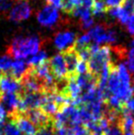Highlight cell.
I'll return each instance as SVG.
<instances>
[{
	"label": "cell",
	"instance_id": "3957f363",
	"mask_svg": "<svg viewBox=\"0 0 134 135\" xmlns=\"http://www.w3.org/2000/svg\"><path fill=\"white\" fill-rule=\"evenodd\" d=\"M87 33L91 38V41L97 45L101 43H114L118 39L116 30L106 23L99 24L92 28Z\"/></svg>",
	"mask_w": 134,
	"mask_h": 135
},
{
	"label": "cell",
	"instance_id": "8fae6325",
	"mask_svg": "<svg viewBox=\"0 0 134 135\" xmlns=\"http://www.w3.org/2000/svg\"><path fill=\"white\" fill-rule=\"evenodd\" d=\"M22 94H3L2 97V101L7 108L8 116L12 114L18 113V107H19L20 100H21Z\"/></svg>",
	"mask_w": 134,
	"mask_h": 135
},
{
	"label": "cell",
	"instance_id": "ffe728a7",
	"mask_svg": "<svg viewBox=\"0 0 134 135\" xmlns=\"http://www.w3.org/2000/svg\"><path fill=\"white\" fill-rule=\"evenodd\" d=\"M125 2L126 0H104V3H105L107 9L112 8V7H121Z\"/></svg>",
	"mask_w": 134,
	"mask_h": 135
},
{
	"label": "cell",
	"instance_id": "ac0fdd59",
	"mask_svg": "<svg viewBox=\"0 0 134 135\" xmlns=\"http://www.w3.org/2000/svg\"><path fill=\"white\" fill-rule=\"evenodd\" d=\"M104 132L106 135H122L123 133L121 128L118 124H110Z\"/></svg>",
	"mask_w": 134,
	"mask_h": 135
},
{
	"label": "cell",
	"instance_id": "44dd1931",
	"mask_svg": "<svg viewBox=\"0 0 134 135\" xmlns=\"http://www.w3.org/2000/svg\"><path fill=\"white\" fill-rule=\"evenodd\" d=\"M124 108L127 109L134 119V98H131L124 104Z\"/></svg>",
	"mask_w": 134,
	"mask_h": 135
},
{
	"label": "cell",
	"instance_id": "f546056e",
	"mask_svg": "<svg viewBox=\"0 0 134 135\" xmlns=\"http://www.w3.org/2000/svg\"><path fill=\"white\" fill-rule=\"evenodd\" d=\"M133 85H134V84H133Z\"/></svg>",
	"mask_w": 134,
	"mask_h": 135
},
{
	"label": "cell",
	"instance_id": "7a4b0ae2",
	"mask_svg": "<svg viewBox=\"0 0 134 135\" xmlns=\"http://www.w3.org/2000/svg\"><path fill=\"white\" fill-rule=\"evenodd\" d=\"M109 62H111V47L107 45L102 46L101 48L99 47L97 52L92 54L88 60V73L98 79L101 69L106 64Z\"/></svg>",
	"mask_w": 134,
	"mask_h": 135
},
{
	"label": "cell",
	"instance_id": "8992f818",
	"mask_svg": "<svg viewBox=\"0 0 134 135\" xmlns=\"http://www.w3.org/2000/svg\"><path fill=\"white\" fill-rule=\"evenodd\" d=\"M76 34L70 30H63L55 34L54 44L60 51L61 54L75 48V43L76 41Z\"/></svg>",
	"mask_w": 134,
	"mask_h": 135
},
{
	"label": "cell",
	"instance_id": "7402d4cb",
	"mask_svg": "<svg viewBox=\"0 0 134 135\" xmlns=\"http://www.w3.org/2000/svg\"><path fill=\"white\" fill-rule=\"evenodd\" d=\"M126 27H127V30H128V31H129V33L134 36V13L130 17L129 20H128L127 23H126Z\"/></svg>",
	"mask_w": 134,
	"mask_h": 135
},
{
	"label": "cell",
	"instance_id": "30bf717a",
	"mask_svg": "<svg viewBox=\"0 0 134 135\" xmlns=\"http://www.w3.org/2000/svg\"><path fill=\"white\" fill-rule=\"evenodd\" d=\"M23 114L37 127V129H39L41 127L47 126V125L52 123V118L49 117L48 115H46L41 108L29 109Z\"/></svg>",
	"mask_w": 134,
	"mask_h": 135
},
{
	"label": "cell",
	"instance_id": "4316f807",
	"mask_svg": "<svg viewBox=\"0 0 134 135\" xmlns=\"http://www.w3.org/2000/svg\"><path fill=\"white\" fill-rule=\"evenodd\" d=\"M131 1H132V3H133V6H134V0H131Z\"/></svg>",
	"mask_w": 134,
	"mask_h": 135
},
{
	"label": "cell",
	"instance_id": "9a60e30c",
	"mask_svg": "<svg viewBox=\"0 0 134 135\" xmlns=\"http://www.w3.org/2000/svg\"><path fill=\"white\" fill-rule=\"evenodd\" d=\"M90 11H91L92 15L98 16L100 14L107 13V8L103 0H94L91 7H90Z\"/></svg>",
	"mask_w": 134,
	"mask_h": 135
},
{
	"label": "cell",
	"instance_id": "cb8c5ba5",
	"mask_svg": "<svg viewBox=\"0 0 134 135\" xmlns=\"http://www.w3.org/2000/svg\"><path fill=\"white\" fill-rule=\"evenodd\" d=\"M47 2V5H52L56 8H61L63 0H45Z\"/></svg>",
	"mask_w": 134,
	"mask_h": 135
},
{
	"label": "cell",
	"instance_id": "4fadbf2b",
	"mask_svg": "<svg viewBox=\"0 0 134 135\" xmlns=\"http://www.w3.org/2000/svg\"><path fill=\"white\" fill-rule=\"evenodd\" d=\"M107 13H108L110 16L116 18L117 20L121 24H123V25H126V23H127V21L130 18V14L122 7L109 8V9H107Z\"/></svg>",
	"mask_w": 134,
	"mask_h": 135
},
{
	"label": "cell",
	"instance_id": "52a82bcc",
	"mask_svg": "<svg viewBox=\"0 0 134 135\" xmlns=\"http://www.w3.org/2000/svg\"><path fill=\"white\" fill-rule=\"evenodd\" d=\"M49 66H50V70L52 72V75L56 81H63L66 80L68 78V72L66 64L63 56L61 54H56L53 57L50 58L48 60Z\"/></svg>",
	"mask_w": 134,
	"mask_h": 135
},
{
	"label": "cell",
	"instance_id": "7c38bea8",
	"mask_svg": "<svg viewBox=\"0 0 134 135\" xmlns=\"http://www.w3.org/2000/svg\"><path fill=\"white\" fill-rule=\"evenodd\" d=\"M28 69H29V66H28L27 62H24L23 60H16L15 62H12L11 68L7 73V75H11L15 79L20 81V79L26 74Z\"/></svg>",
	"mask_w": 134,
	"mask_h": 135
},
{
	"label": "cell",
	"instance_id": "2e32d148",
	"mask_svg": "<svg viewBox=\"0 0 134 135\" xmlns=\"http://www.w3.org/2000/svg\"><path fill=\"white\" fill-rule=\"evenodd\" d=\"M12 60L7 55H0V71L3 74H7L11 68Z\"/></svg>",
	"mask_w": 134,
	"mask_h": 135
},
{
	"label": "cell",
	"instance_id": "83f0119b",
	"mask_svg": "<svg viewBox=\"0 0 134 135\" xmlns=\"http://www.w3.org/2000/svg\"><path fill=\"white\" fill-rule=\"evenodd\" d=\"M0 1H4V0H0Z\"/></svg>",
	"mask_w": 134,
	"mask_h": 135
},
{
	"label": "cell",
	"instance_id": "5b68a950",
	"mask_svg": "<svg viewBox=\"0 0 134 135\" xmlns=\"http://www.w3.org/2000/svg\"><path fill=\"white\" fill-rule=\"evenodd\" d=\"M37 20L43 27L52 28L60 21V14L53 6L46 5L37 13Z\"/></svg>",
	"mask_w": 134,
	"mask_h": 135
},
{
	"label": "cell",
	"instance_id": "d6986e66",
	"mask_svg": "<svg viewBox=\"0 0 134 135\" xmlns=\"http://www.w3.org/2000/svg\"><path fill=\"white\" fill-rule=\"evenodd\" d=\"M35 135H53V126H52V123L38 129Z\"/></svg>",
	"mask_w": 134,
	"mask_h": 135
},
{
	"label": "cell",
	"instance_id": "f1b7e54d",
	"mask_svg": "<svg viewBox=\"0 0 134 135\" xmlns=\"http://www.w3.org/2000/svg\"><path fill=\"white\" fill-rule=\"evenodd\" d=\"M0 76H1V74H0Z\"/></svg>",
	"mask_w": 134,
	"mask_h": 135
},
{
	"label": "cell",
	"instance_id": "484cf974",
	"mask_svg": "<svg viewBox=\"0 0 134 135\" xmlns=\"http://www.w3.org/2000/svg\"><path fill=\"white\" fill-rule=\"evenodd\" d=\"M122 135H134V131H129V132H123Z\"/></svg>",
	"mask_w": 134,
	"mask_h": 135
},
{
	"label": "cell",
	"instance_id": "277c9868",
	"mask_svg": "<svg viewBox=\"0 0 134 135\" xmlns=\"http://www.w3.org/2000/svg\"><path fill=\"white\" fill-rule=\"evenodd\" d=\"M31 14L32 8L28 0H15L7 14V20L13 22H21L28 20Z\"/></svg>",
	"mask_w": 134,
	"mask_h": 135
},
{
	"label": "cell",
	"instance_id": "6da1fadb",
	"mask_svg": "<svg viewBox=\"0 0 134 135\" xmlns=\"http://www.w3.org/2000/svg\"><path fill=\"white\" fill-rule=\"evenodd\" d=\"M43 43V40L35 35L16 37L7 46V54L9 57H13L16 60H23L31 55L33 56L38 54Z\"/></svg>",
	"mask_w": 134,
	"mask_h": 135
},
{
	"label": "cell",
	"instance_id": "5bb4252c",
	"mask_svg": "<svg viewBox=\"0 0 134 135\" xmlns=\"http://www.w3.org/2000/svg\"><path fill=\"white\" fill-rule=\"evenodd\" d=\"M48 60V55H47L46 52L44 51H39L38 54L33 55L32 57L29 59L27 61V64L29 67H34V66H37L38 64H41V62H45V61Z\"/></svg>",
	"mask_w": 134,
	"mask_h": 135
},
{
	"label": "cell",
	"instance_id": "e0dca14e",
	"mask_svg": "<svg viewBox=\"0 0 134 135\" xmlns=\"http://www.w3.org/2000/svg\"><path fill=\"white\" fill-rule=\"evenodd\" d=\"M127 64V68L134 74V38L131 42V50L129 52V56H128V60L126 62Z\"/></svg>",
	"mask_w": 134,
	"mask_h": 135
},
{
	"label": "cell",
	"instance_id": "ba28073f",
	"mask_svg": "<svg viewBox=\"0 0 134 135\" xmlns=\"http://www.w3.org/2000/svg\"><path fill=\"white\" fill-rule=\"evenodd\" d=\"M10 121H12L17 128L21 132L22 134L25 135H35L38 129L35 125L26 117L24 114L15 113L8 116Z\"/></svg>",
	"mask_w": 134,
	"mask_h": 135
},
{
	"label": "cell",
	"instance_id": "d4e9b609",
	"mask_svg": "<svg viewBox=\"0 0 134 135\" xmlns=\"http://www.w3.org/2000/svg\"><path fill=\"white\" fill-rule=\"evenodd\" d=\"M5 117H6V110L3 108V106L0 104V121L5 120Z\"/></svg>",
	"mask_w": 134,
	"mask_h": 135
},
{
	"label": "cell",
	"instance_id": "603a6c76",
	"mask_svg": "<svg viewBox=\"0 0 134 135\" xmlns=\"http://www.w3.org/2000/svg\"><path fill=\"white\" fill-rule=\"evenodd\" d=\"M13 1H9V0H4V1L0 2V11H6L8 8L12 7Z\"/></svg>",
	"mask_w": 134,
	"mask_h": 135
},
{
	"label": "cell",
	"instance_id": "9c48e42d",
	"mask_svg": "<svg viewBox=\"0 0 134 135\" xmlns=\"http://www.w3.org/2000/svg\"><path fill=\"white\" fill-rule=\"evenodd\" d=\"M0 92L2 94H23V89L20 81L7 74H2L0 76Z\"/></svg>",
	"mask_w": 134,
	"mask_h": 135
}]
</instances>
